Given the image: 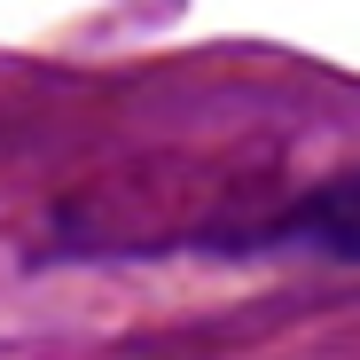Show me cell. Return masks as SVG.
Instances as JSON below:
<instances>
[{"mask_svg":"<svg viewBox=\"0 0 360 360\" xmlns=\"http://www.w3.org/2000/svg\"><path fill=\"white\" fill-rule=\"evenodd\" d=\"M266 243H321V251H337V259H360V172L337 180L329 196L297 204L282 227H266Z\"/></svg>","mask_w":360,"mask_h":360,"instance_id":"6da1fadb","label":"cell"}]
</instances>
